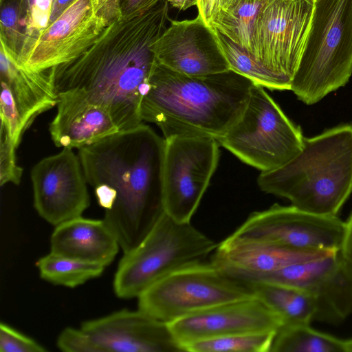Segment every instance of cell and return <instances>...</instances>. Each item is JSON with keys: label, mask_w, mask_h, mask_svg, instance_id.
<instances>
[{"label": "cell", "mask_w": 352, "mask_h": 352, "mask_svg": "<svg viewBox=\"0 0 352 352\" xmlns=\"http://www.w3.org/2000/svg\"><path fill=\"white\" fill-rule=\"evenodd\" d=\"M169 3L120 19L80 56L54 67L58 94L75 91L105 109L119 131L141 123V104L156 63L153 44L166 29Z\"/></svg>", "instance_id": "1"}, {"label": "cell", "mask_w": 352, "mask_h": 352, "mask_svg": "<svg viewBox=\"0 0 352 352\" xmlns=\"http://www.w3.org/2000/svg\"><path fill=\"white\" fill-rule=\"evenodd\" d=\"M164 147L165 139L141 123L78 149L86 180L124 253L164 212Z\"/></svg>", "instance_id": "2"}, {"label": "cell", "mask_w": 352, "mask_h": 352, "mask_svg": "<svg viewBox=\"0 0 352 352\" xmlns=\"http://www.w3.org/2000/svg\"><path fill=\"white\" fill-rule=\"evenodd\" d=\"M254 83L232 71L188 76L157 63L141 104L142 121L164 138L195 135L218 139L241 116Z\"/></svg>", "instance_id": "3"}, {"label": "cell", "mask_w": 352, "mask_h": 352, "mask_svg": "<svg viewBox=\"0 0 352 352\" xmlns=\"http://www.w3.org/2000/svg\"><path fill=\"white\" fill-rule=\"evenodd\" d=\"M257 184L261 190L286 198L300 210L337 216L352 192V125L305 138L297 156L261 173Z\"/></svg>", "instance_id": "4"}, {"label": "cell", "mask_w": 352, "mask_h": 352, "mask_svg": "<svg viewBox=\"0 0 352 352\" xmlns=\"http://www.w3.org/2000/svg\"><path fill=\"white\" fill-rule=\"evenodd\" d=\"M352 76V0H316L310 30L290 91L307 104Z\"/></svg>", "instance_id": "5"}, {"label": "cell", "mask_w": 352, "mask_h": 352, "mask_svg": "<svg viewBox=\"0 0 352 352\" xmlns=\"http://www.w3.org/2000/svg\"><path fill=\"white\" fill-rule=\"evenodd\" d=\"M191 223H180L163 213L142 241L124 253L113 287L122 299L138 298L170 272L203 261L217 247Z\"/></svg>", "instance_id": "6"}, {"label": "cell", "mask_w": 352, "mask_h": 352, "mask_svg": "<svg viewBox=\"0 0 352 352\" xmlns=\"http://www.w3.org/2000/svg\"><path fill=\"white\" fill-rule=\"evenodd\" d=\"M316 0H261L250 54L265 72L268 89L290 90L310 30Z\"/></svg>", "instance_id": "7"}, {"label": "cell", "mask_w": 352, "mask_h": 352, "mask_svg": "<svg viewBox=\"0 0 352 352\" xmlns=\"http://www.w3.org/2000/svg\"><path fill=\"white\" fill-rule=\"evenodd\" d=\"M305 137L280 107L254 84L237 122L217 139L243 162L261 173L276 170L302 151Z\"/></svg>", "instance_id": "8"}, {"label": "cell", "mask_w": 352, "mask_h": 352, "mask_svg": "<svg viewBox=\"0 0 352 352\" xmlns=\"http://www.w3.org/2000/svg\"><path fill=\"white\" fill-rule=\"evenodd\" d=\"M246 282L234 278L211 261L183 266L145 289L138 309L170 323L212 307L254 297Z\"/></svg>", "instance_id": "9"}, {"label": "cell", "mask_w": 352, "mask_h": 352, "mask_svg": "<svg viewBox=\"0 0 352 352\" xmlns=\"http://www.w3.org/2000/svg\"><path fill=\"white\" fill-rule=\"evenodd\" d=\"M60 344L65 352H183L167 323L138 309H122L68 327Z\"/></svg>", "instance_id": "10"}, {"label": "cell", "mask_w": 352, "mask_h": 352, "mask_svg": "<svg viewBox=\"0 0 352 352\" xmlns=\"http://www.w3.org/2000/svg\"><path fill=\"white\" fill-rule=\"evenodd\" d=\"M164 139V213L177 222L190 223L218 164L219 143L195 135Z\"/></svg>", "instance_id": "11"}, {"label": "cell", "mask_w": 352, "mask_h": 352, "mask_svg": "<svg viewBox=\"0 0 352 352\" xmlns=\"http://www.w3.org/2000/svg\"><path fill=\"white\" fill-rule=\"evenodd\" d=\"M345 222L337 216L319 215L294 206L275 204L251 213L232 234L253 240L298 250H340Z\"/></svg>", "instance_id": "12"}, {"label": "cell", "mask_w": 352, "mask_h": 352, "mask_svg": "<svg viewBox=\"0 0 352 352\" xmlns=\"http://www.w3.org/2000/svg\"><path fill=\"white\" fill-rule=\"evenodd\" d=\"M102 2L74 0L23 45L16 65L31 70H46L80 56L109 25L100 11Z\"/></svg>", "instance_id": "13"}, {"label": "cell", "mask_w": 352, "mask_h": 352, "mask_svg": "<svg viewBox=\"0 0 352 352\" xmlns=\"http://www.w3.org/2000/svg\"><path fill=\"white\" fill-rule=\"evenodd\" d=\"M258 281L279 283L311 294L316 304L314 321L338 324L352 314V267L340 250L289 265Z\"/></svg>", "instance_id": "14"}, {"label": "cell", "mask_w": 352, "mask_h": 352, "mask_svg": "<svg viewBox=\"0 0 352 352\" xmlns=\"http://www.w3.org/2000/svg\"><path fill=\"white\" fill-rule=\"evenodd\" d=\"M30 176L34 207L47 223L56 226L80 217L89 206L87 182L79 156L72 148H63L42 159Z\"/></svg>", "instance_id": "15"}, {"label": "cell", "mask_w": 352, "mask_h": 352, "mask_svg": "<svg viewBox=\"0 0 352 352\" xmlns=\"http://www.w3.org/2000/svg\"><path fill=\"white\" fill-rule=\"evenodd\" d=\"M1 129L17 148L38 116L57 105L54 67L31 70L12 62L1 51Z\"/></svg>", "instance_id": "16"}, {"label": "cell", "mask_w": 352, "mask_h": 352, "mask_svg": "<svg viewBox=\"0 0 352 352\" xmlns=\"http://www.w3.org/2000/svg\"><path fill=\"white\" fill-rule=\"evenodd\" d=\"M169 21L168 28L152 45L157 63L188 76L230 70L214 30L199 15L193 19Z\"/></svg>", "instance_id": "17"}, {"label": "cell", "mask_w": 352, "mask_h": 352, "mask_svg": "<svg viewBox=\"0 0 352 352\" xmlns=\"http://www.w3.org/2000/svg\"><path fill=\"white\" fill-rule=\"evenodd\" d=\"M167 324L183 351L187 344L208 338L239 333L277 331L283 322L254 296L219 305Z\"/></svg>", "instance_id": "18"}, {"label": "cell", "mask_w": 352, "mask_h": 352, "mask_svg": "<svg viewBox=\"0 0 352 352\" xmlns=\"http://www.w3.org/2000/svg\"><path fill=\"white\" fill-rule=\"evenodd\" d=\"M333 252L293 250L230 235L218 243L210 261L234 278L254 282L289 265Z\"/></svg>", "instance_id": "19"}, {"label": "cell", "mask_w": 352, "mask_h": 352, "mask_svg": "<svg viewBox=\"0 0 352 352\" xmlns=\"http://www.w3.org/2000/svg\"><path fill=\"white\" fill-rule=\"evenodd\" d=\"M58 96L57 113L49 127L56 146L80 149L120 131L105 109L79 92L67 91Z\"/></svg>", "instance_id": "20"}, {"label": "cell", "mask_w": 352, "mask_h": 352, "mask_svg": "<svg viewBox=\"0 0 352 352\" xmlns=\"http://www.w3.org/2000/svg\"><path fill=\"white\" fill-rule=\"evenodd\" d=\"M120 248L104 219L78 217L55 226L50 252L107 267Z\"/></svg>", "instance_id": "21"}, {"label": "cell", "mask_w": 352, "mask_h": 352, "mask_svg": "<svg viewBox=\"0 0 352 352\" xmlns=\"http://www.w3.org/2000/svg\"><path fill=\"white\" fill-rule=\"evenodd\" d=\"M254 296L276 313L283 324H308L314 321L316 304L309 293L285 285L268 282H246Z\"/></svg>", "instance_id": "22"}, {"label": "cell", "mask_w": 352, "mask_h": 352, "mask_svg": "<svg viewBox=\"0 0 352 352\" xmlns=\"http://www.w3.org/2000/svg\"><path fill=\"white\" fill-rule=\"evenodd\" d=\"M270 352H346L345 341L314 329L308 324H283Z\"/></svg>", "instance_id": "23"}, {"label": "cell", "mask_w": 352, "mask_h": 352, "mask_svg": "<svg viewBox=\"0 0 352 352\" xmlns=\"http://www.w3.org/2000/svg\"><path fill=\"white\" fill-rule=\"evenodd\" d=\"M36 266L40 277L54 285L74 288L99 277L105 267L50 252Z\"/></svg>", "instance_id": "24"}, {"label": "cell", "mask_w": 352, "mask_h": 352, "mask_svg": "<svg viewBox=\"0 0 352 352\" xmlns=\"http://www.w3.org/2000/svg\"><path fill=\"white\" fill-rule=\"evenodd\" d=\"M276 331L246 332L187 344L184 352H270Z\"/></svg>", "instance_id": "25"}, {"label": "cell", "mask_w": 352, "mask_h": 352, "mask_svg": "<svg viewBox=\"0 0 352 352\" xmlns=\"http://www.w3.org/2000/svg\"><path fill=\"white\" fill-rule=\"evenodd\" d=\"M0 50L16 64L25 40L22 14L28 13L29 5L27 0H0Z\"/></svg>", "instance_id": "26"}, {"label": "cell", "mask_w": 352, "mask_h": 352, "mask_svg": "<svg viewBox=\"0 0 352 352\" xmlns=\"http://www.w3.org/2000/svg\"><path fill=\"white\" fill-rule=\"evenodd\" d=\"M1 352H46L47 349L36 340L10 324L0 323Z\"/></svg>", "instance_id": "27"}, {"label": "cell", "mask_w": 352, "mask_h": 352, "mask_svg": "<svg viewBox=\"0 0 352 352\" xmlns=\"http://www.w3.org/2000/svg\"><path fill=\"white\" fill-rule=\"evenodd\" d=\"M16 147L8 134L2 129L0 132V184L11 182L18 185L21 182L23 168L17 165Z\"/></svg>", "instance_id": "28"}, {"label": "cell", "mask_w": 352, "mask_h": 352, "mask_svg": "<svg viewBox=\"0 0 352 352\" xmlns=\"http://www.w3.org/2000/svg\"><path fill=\"white\" fill-rule=\"evenodd\" d=\"M224 0H198V15L210 28L220 16Z\"/></svg>", "instance_id": "29"}, {"label": "cell", "mask_w": 352, "mask_h": 352, "mask_svg": "<svg viewBox=\"0 0 352 352\" xmlns=\"http://www.w3.org/2000/svg\"><path fill=\"white\" fill-rule=\"evenodd\" d=\"M162 0H120L121 17L128 19L140 15L156 6Z\"/></svg>", "instance_id": "30"}, {"label": "cell", "mask_w": 352, "mask_h": 352, "mask_svg": "<svg viewBox=\"0 0 352 352\" xmlns=\"http://www.w3.org/2000/svg\"><path fill=\"white\" fill-rule=\"evenodd\" d=\"M340 252L344 259L352 267V213L345 222L344 234Z\"/></svg>", "instance_id": "31"}, {"label": "cell", "mask_w": 352, "mask_h": 352, "mask_svg": "<svg viewBox=\"0 0 352 352\" xmlns=\"http://www.w3.org/2000/svg\"><path fill=\"white\" fill-rule=\"evenodd\" d=\"M74 0H53L49 23L54 21Z\"/></svg>", "instance_id": "32"}, {"label": "cell", "mask_w": 352, "mask_h": 352, "mask_svg": "<svg viewBox=\"0 0 352 352\" xmlns=\"http://www.w3.org/2000/svg\"><path fill=\"white\" fill-rule=\"evenodd\" d=\"M168 3L179 10H186L194 6H197L198 0H167Z\"/></svg>", "instance_id": "33"}, {"label": "cell", "mask_w": 352, "mask_h": 352, "mask_svg": "<svg viewBox=\"0 0 352 352\" xmlns=\"http://www.w3.org/2000/svg\"><path fill=\"white\" fill-rule=\"evenodd\" d=\"M346 352H352V338L344 340Z\"/></svg>", "instance_id": "34"}, {"label": "cell", "mask_w": 352, "mask_h": 352, "mask_svg": "<svg viewBox=\"0 0 352 352\" xmlns=\"http://www.w3.org/2000/svg\"><path fill=\"white\" fill-rule=\"evenodd\" d=\"M28 3V5H29V7L30 6V0H27Z\"/></svg>", "instance_id": "35"}]
</instances>
